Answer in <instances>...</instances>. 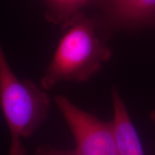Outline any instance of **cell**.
Returning <instances> with one entry per match:
<instances>
[{
	"instance_id": "1",
	"label": "cell",
	"mask_w": 155,
	"mask_h": 155,
	"mask_svg": "<svg viewBox=\"0 0 155 155\" xmlns=\"http://www.w3.org/2000/svg\"><path fill=\"white\" fill-rule=\"evenodd\" d=\"M111 50L101 40L94 19L79 15L67 27L40 86L45 91L63 81L85 82L111 58Z\"/></svg>"
},
{
	"instance_id": "2",
	"label": "cell",
	"mask_w": 155,
	"mask_h": 155,
	"mask_svg": "<svg viewBox=\"0 0 155 155\" xmlns=\"http://www.w3.org/2000/svg\"><path fill=\"white\" fill-rule=\"evenodd\" d=\"M0 105L11 134L8 155H28L22 139L29 138L49 114L50 99L41 87L16 76L0 42Z\"/></svg>"
},
{
	"instance_id": "3",
	"label": "cell",
	"mask_w": 155,
	"mask_h": 155,
	"mask_svg": "<svg viewBox=\"0 0 155 155\" xmlns=\"http://www.w3.org/2000/svg\"><path fill=\"white\" fill-rule=\"evenodd\" d=\"M54 101L74 138L77 155H119L112 120L98 119L62 95L54 97Z\"/></svg>"
},
{
	"instance_id": "4",
	"label": "cell",
	"mask_w": 155,
	"mask_h": 155,
	"mask_svg": "<svg viewBox=\"0 0 155 155\" xmlns=\"http://www.w3.org/2000/svg\"><path fill=\"white\" fill-rule=\"evenodd\" d=\"M106 30L155 27V0H96Z\"/></svg>"
},
{
	"instance_id": "5",
	"label": "cell",
	"mask_w": 155,
	"mask_h": 155,
	"mask_svg": "<svg viewBox=\"0 0 155 155\" xmlns=\"http://www.w3.org/2000/svg\"><path fill=\"white\" fill-rule=\"evenodd\" d=\"M111 98L114 108L112 121L119 155H144L138 133L116 86L112 87Z\"/></svg>"
},
{
	"instance_id": "6",
	"label": "cell",
	"mask_w": 155,
	"mask_h": 155,
	"mask_svg": "<svg viewBox=\"0 0 155 155\" xmlns=\"http://www.w3.org/2000/svg\"><path fill=\"white\" fill-rule=\"evenodd\" d=\"M47 17L50 22L68 27L81 15L89 0H46Z\"/></svg>"
},
{
	"instance_id": "7",
	"label": "cell",
	"mask_w": 155,
	"mask_h": 155,
	"mask_svg": "<svg viewBox=\"0 0 155 155\" xmlns=\"http://www.w3.org/2000/svg\"><path fill=\"white\" fill-rule=\"evenodd\" d=\"M35 155H77V154L74 150H60L49 144H42L37 148Z\"/></svg>"
},
{
	"instance_id": "8",
	"label": "cell",
	"mask_w": 155,
	"mask_h": 155,
	"mask_svg": "<svg viewBox=\"0 0 155 155\" xmlns=\"http://www.w3.org/2000/svg\"><path fill=\"white\" fill-rule=\"evenodd\" d=\"M150 119L152 120V121L154 124L155 125V108L150 113Z\"/></svg>"
}]
</instances>
